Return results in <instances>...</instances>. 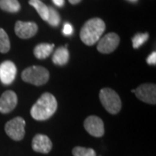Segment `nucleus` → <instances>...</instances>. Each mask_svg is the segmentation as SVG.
Returning a JSON list of instances; mask_svg holds the SVG:
<instances>
[{"label": "nucleus", "mask_w": 156, "mask_h": 156, "mask_svg": "<svg viewBox=\"0 0 156 156\" xmlns=\"http://www.w3.org/2000/svg\"><path fill=\"white\" fill-rule=\"evenodd\" d=\"M57 101L50 93H44L40 96L30 109V115L37 121H45L52 116L56 111Z\"/></svg>", "instance_id": "nucleus-1"}, {"label": "nucleus", "mask_w": 156, "mask_h": 156, "mask_svg": "<svg viewBox=\"0 0 156 156\" xmlns=\"http://www.w3.org/2000/svg\"><path fill=\"white\" fill-rule=\"evenodd\" d=\"M47 22L53 27H57L61 22V17L59 13L53 7H49V17L47 19Z\"/></svg>", "instance_id": "nucleus-18"}, {"label": "nucleus", "mask_w": 156, "mask_h": 156, "mask_svg": "<svg viewBox=\"0 0 156 156\" xmlns=\"http://www.w3.org/2000/svg\"><path fill=\"white\" fill-rule=\"evenodd\" d=\"M0 8L10 13H16L20 11L21 6L17 0H0Z\"/></svg>", "instance_id": "nucleus-16"}, {"label": "nucleus", "mask_w": 156, "mask_h": 156, "mask_svg": "<svg viewBox=\"0 0 156 156\" xmlns=\"http://www.w3.org/2000/svg\"><path fill=\"white\" fill-rule=\"evenodd\" d=\"M147 63H148V64H150V65H155V63H156V52L155 51H154L153 53H151L150 55H149V56L147 57Z\"/></svg>", "instance_id": "nucleus-22"}, {"label": "nucleus", "mask_w": 156, "mask_h": 156, "mask_svg": "<svg viewBox=\"0 0 156 156\" xmlns=\"http://www.w3.org/2000/svg\"><path fill=\"white\" fill-rule=\"evenodd\" d=\"M25 121L22 117H15L5 124L6 134L14 140H21L25 134Z\"/></svg>", "instance_id": "nucleus-5"}, {"label": "nucleus", "mask_w": 156, "mask_h": 156, "mask_svg": "<svg viewBox=\"0 0 156 156\" xmlns=\"http://www.w3.org/2000/svg\"><path fill=\"white\" fill-rule=\"evenodd\" d=\"M29 3L37 10L41 18L44 21H47L49 17V7L44 4L41 0H30Z\"/></svg>", "instance_id": "nucleus-15"}, {"label": "nucleus", "mask_w": 156, "mask_h": 156, "mask_svg": "<svg viewBox=\"0 0 156 156\" xmlns=\"http://www.w3.org/2000/svg\"><path fill=\"white\" fill-rule=\"evenodd\" d=\"M83 125L86 131L94 137H101L105 133L104 123L100 117L95 115L87 117L84 121Z\"/></svg>", "instance_id": "nucleus-8"}, {"label": "nucleus", "mask_w": 156, "mask_h": 156, "mask_svg": "<svg viewBox=\"0 0 156 156\" xmlns=\"http://www.w3.org/2000/svg\"><path fill=\"white\" fill-rule=\"evenodd\" d=\"M101 105L108 113L115 115L121 111L122 101L120 96L114 89L109 88L101 89L99 94Z\"/></svg>", "instance_id": "nucleus-3"}, {"label": "nucleus", "mask_w": 156, "mask_h": 156, "mask_svg": "<svg viewBox=\"0 0 156 156\" xmlns=\"http://www.w3.org/2000/svg\"><path fill=\"white\" fill-rule=\"evenodd\" d=\"M106 29L105 23L102 19L94 17L88 20L81 29L80 37L86 45L92 46L100 40Z\"/></svg>", "instance_id": "nucleus-2"}, {"label": "nucleus", "mask_w": 156, "mask_h": 156, "mask_svg": "<svg viewBox=\"0 0 156 156\" xmlns=\"http://www.w3.org/2000/svg\"><path fill=\"white\" fill-rule=\"evenodd\" d=\"M11 48L10 39L5 30L0 28V52L7 53Z\"/></svg>", "instance_id": "nucleus-17"}, {"label": "nucleus", "mask_w": 156, "mask_h": 156, "mask_svg": "<svg viewBox=\"0 0 156 156\" xmlns=\"http://www.w3.org/2000/svg\"><path fill=\"white\" fill-rule=\"evenodd\" d=\"M69 59V53L66 47H59L54 52V55L52 56V62L54 64L58 66L65 65Z\"/></svg>", "instance_id": "nucleus-13"}, {"label": "nucleus", "mask_w": 156, "mask_h": 156, "mask_svg": "<svg viewBox=\"0 0 156 156\" xmlns=\"http://www.w3.org/2000/svg\"><path fill=\"white\" fill-rule=\"evenodd\" d=\"M72 154L74 156H96L94 149L83 147H76L72 150Z\"/></svg>", "instance_id": "nucleus-19"}, {"label": "nucleus", "mask_w": 156, "mask_h": 156, "mask_svg": "<svg viewBox=\"0 0 156 156\" xmlns=\"http://www.w3.org/2000/svg\"><path fill=\"white\" fill-rule=\"evenodd\" d=\"M73 30L72 25L69 23H65L64 25H63V28H62V33L64 36H71L73 34Z\"/></svg>", "instance_id": "nucleus-21"}, {"label": "nucleus", "mask_w": 156, "mask_h": 156, "mask_svg": "<svg viewBox=\"0 0 156 156\" xmlns=\"http://www.w3.org/2000/svg\"><path fill=\"white\" fill-rule=\"evenodd\" d=\"M52 2L57 7H62V6L64 5V0H52Z\"/></svg>", "instance_id": "nucleus-23"}, {"label": "nucleus", "mask_w": 156, "mask_h": 156, "mask_svg": "<svg viewBox=\"0 0 156 156\" xmlns=\"http://www.w3.org/2000/svg\"><path fill=\"white\" fill-rule=\"evenodd\" d=\"M17 96L15 92L7 90L0 97V112L7 114L11 112L17 106Z\"/></svg>", "instance_id": "nucleus-11"}, {"label": "nucleus", "mask_w": 156, "mask_h": 156, "mask_svg": "<svg viewBox=\"0 0 156 156\" xmlns=\"http://www.w3.org/2000/svg\"><path fill=\"white\" fill-rule=\"evenodd\" d=\"M148 39V34L147 33H138L134 36L132 41H133V47L134 49H138L144 43L147 42Z\"/></svg>", "instance_id": "nucleus-20"}, {"label": "nucleus", "mask_w": 156, "mask_h": 156, "mask_svg": "<svg viewBox=\"0 0 156 156\" xmlns=\"http://www.w3.org/2000/svg\"><path fill=\"white\" fill-rule=\"evenodd\" d=\"M38 27L33 22H22L17 21L15 25V32L18 37L28 39L34 37L37 32Z\"/></svg>", "instance_id": "nucleus-10"}, {"label": "nucleus", "mask_w": 156, "mask_h": 156, "mask_svg": "<svg viewBox=\"0 0 156 156\" xmlns=\"http://www.w3.org/2000/svg\"><path fill=\"white\" fill-rule=\"evenodd\" d=\"M136 97L143 102L154 105L156 103V86L155 84L144 83L140 85L137 89L132 91Z\"/></svg>", "instance_id": "nucleus-6"}, {"label": "nucleus", "mask_w": 156, "mask_h": 156, "mask_svg": "<svg viewBox=\"0 0 156 156\" xmlns=\"http://www.w3.org/2000/svg\"><path fill=\"white\" fill-rule=\"evenodd\" d=\"M50 78V73L47 69L42 66H31L25 69L22 72V79L25 83L41 86L45 84Z\"/></svg>", "instance_id": "nucleus-4"}, {"label": "nucleus", "mask_w": 156, "mask_h": 156, "mask_svg": "<svg viewBox=\"0 0 156 156\" xmlns=\"http://www.w3.org/2000/svg\"><path fill=\"white\" fill-rule=\"evenodd\" d=\"M54 44H40L34 49V55L37 59H45L52 53L54 50Z\"/></svg>", "instance_id": "nucleus-14"}, {"label": "nucleus", "mask_w": 156, "mask_h": 156, "mask_svg": "<svg viewBox=\"0 0 156 156\" xmlns=\"http://www.w3.org/2000/svg\"><path fill=\"white\" fill-rule=\"evenodd\" d=\"M69 3L71 4V5H77L79 4L82 0H69Z\"/></svg>", "instance_id": "nucleus-24"}, {"label": "nucleus", "mask_w": 156, "mask_h": 156, "mask_svg": "<svg viewBox=\"0 0 156 156\" xmlns=\"http://www.w3.org/2000/svg\"><path fill=\"white\" fill-rule=\"evenodd\" d=\"M32 148L35 152L48 154L52 148V142L48 136L38 134L35 135L32 140Z\"/></svg>", "instance_id": "nucleus-12"}, {"label": "nucleus", "mask_w": 156, "mask_h": 156, "mask_svg": "<svg viewBox=\"0 0 156 156\" xmlns=\"http://www.w3.org/2000/svg\"><path fill=\"white\" fill-rule=\"evenodd\" d=\"M120 44V37L116 33H108L98 41L97 50L102 54H109L116 50Z\"/></svg>", "instance_id": "nucleus-7"}, {"label": "nucleus", "mask_w": 156, "mask_h": 156, "mask_svg": "<svg viewBox=\"0 0 156 156\" xmlns=\"http://www.w3.org/2000/svg\"><path fill=\"white\" fill-rule=\"evenodd\" d=\"M128 1H131V2H135V1H137V0H128Z\"/></svg>", "instance_id": "nucleus-25"}, {"label": "nucleus", "mask_w": 156, "mask_h": 156, "mask_svg": "<svg viewBox=\"0 0 156 156\" xmlns=\"http://www.w3.org/2000/svg\"><path fill=\"white\" fill-rule=\"evenodd\" d=\"M17 67L11 61H5L0 64V81L5 85H9L16 78Z\"/></svg>", "instance_id": "nucleus-9"}]
</instances>
